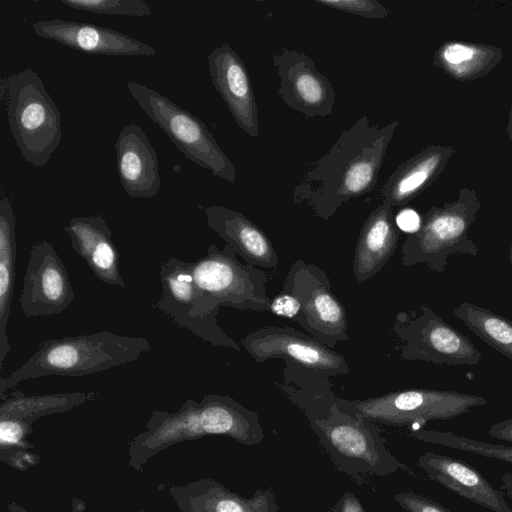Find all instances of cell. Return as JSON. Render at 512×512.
I'll list each match as a JSON object with an SVG mask.
<instances>
[{
  "mask_svg": "<svg viewBox=\"0 0 512 512\" xmlns=\"http://www.w3.org/2000/svg\"><path fill=\"white\" fill-rule=\"evenodd\" d=\"M276 386L305 414L309 425L339 470L359 481L408 470L388 450L375 423L341 410L327 377L300 368Z\"/></svg>",
  "mask_w": 512,
  "mask_h": 512,
  "instance_id": "cell-1",
  "label": "cell"
},
{
  "mask_svg": "<svg viewBox=\"0 0 512 512\" xmlns=\"http://www.w3.org/2000/svg\"><path fill=\"white\" fill-rule=\"evenodd\" d=\"M398 124L379 127L362 115L309 164L293 190V203L328 220L343 204L373 190Z\"/></svg>",
  "mask_w": 512,
  "mask_h": 512,
  "instance_id": "cell-2",
  "label": "cell"
},
{
  "mask_svg": "<svg viewBox=\"0 0 512 512\" xmlns=\"http://www.w3.org/2000/svg\"><path fill=\"white\" fill-rule=\"evenodd\" d=\"M227 244L222 249L211 244L206 254L191 262L195 300L190 313L189 331L214 346L240 351L239 344L218 325L219 308L269 311L267 274L242 263Z\"/></svg>",
  "mask_w": 512,
  "mask_h": 512,
  "instance_id": "cell-3",
  "label": "cell"
},
{
  "mask_svg": "<svg viewBox=\"0 0 512 512\" xmlns=\"http://www.w3.org/2000/svg\"><path fill=\"white\" fill-rule=\"evenodd\" d=\"M206 435H225L252 446L264 439L256 412L227 395H205L200 402L187 399L176 412L154 411L145 430L130 446L135 468L167 446Z\"/></svg>",
  "mask_w": 512,
  "mask_h": 512,
  "instance_id": "cell-4",
  "label": "cell"
},
{
  "mask_svg": "<svg viewBox=\"0 0 512 512\" xmlns=\"http://www.w3.org/2000/svg\"><path fill=\"white\" fill-rule=\"evenodd\" d=\"M150 349L143 337L106 330L47 339L20 367L0 377V399L22 381L52 375L86 376L131 363Z\"/></svg>",
  "mask_w": 512,
  "mask_h": 512,
  "instance_id": "cell-5",
  "label": "cell"
},
{
  "mask_svg": "<svg viewBox=\"0 0 512 512\" xmlns=\"http://www.w3.org/2000/svg\"><path fill=\"white\" fill-rule=\"evenodd\" d=\"M6 113L23 159L35 168L46 166L60 145L62 120L35 70L26 68L7 78Z\"/></svg>",
  "mask_w": 512,
  "mask_h": 512,
  "instance_id": "cell-6",
  "label": "cell"
},
{
  "mask_svg": "<svg viewBox=\"0 0 512 512\" xmlns=\"http://www.w3.org/2000/svg\"><path fill=\"white\" fill-rule=\"evenodd\" d=\"M126 87L143 112L189 161L235 183V166L201 119L145 85L131 81Z\"/></svg>",
  "mask_w": 512,
  "mask_h": 512,
  "instance_id": "cell-7",
  "label": "cell"
},
{
  "mask_svg": "<svg viewBox=\"0 0 512 512\" xmlns=\"http://www.w3.org/2000/svg\"><path fill=\"white\" fill-rule=\"evenodd\" d=\"M336 402L341 410L374 423L410 426L414 430L428 421L450 420L488 403L478 395L425 388L400 390L364 400L336 397Z\"/></svg>",
  "mask_w": 512,
  "mask_h": 512,
  "instance_id": "cell-8",
  "label": "cell"
},
{
  "mask_svg": "<svg viewBox=\"0 0 512 512\" xmlns=\"http://www.w3.org/2000/svg\"><path fill=\"white\" fill-rule=\"evenodd\" d=\"M479 203L475 198L462 197L443 208H431L421 218L418 231L409 234L401 246L404 266L425 263L431 270L443 272L448 257L461 253L477 256L479 248L468 236Z\"/></svg>",
  "mask_w": 512,
  "mask_h": 512,
  "instance_id": "cell-9",
  "label": "cell"
},
{
  "mask_svg": "<svg viewBox=\"0 0 512 512\" xmlns=\"http://www.w3.org/2000/svg\"><path fill=\"white\" fill-rule=\"evenodd\" d=\"M393 331L401 342L400 357L404 360L472 366L482 356L467 336L426 305H421L419 312H398Z\"/></svg>",
  "mask_w": 512,
  "mask_h": 512,
  "instance_id": "cell-10",
  "label": "cell"
},
{
  "mask_svg": "<svg viewBox=\"0 0 512 512\" xmlns=\"http://www.w3.org/2000/svg\"><path fill=\"white\" fill-rule=\"evenodd\" d=\"M282 291L297 299L299 312L295 322L310 336L331 349L338 342L349 340L345 307L318 266L297 259L284 279Z\"/></svg>",
  "mask_w": 512,
  "mask_h": 512,
  "instance_id": "cell-11",
  "label": "cell"
},
{
  "mask_svg": "<svg viewBox=\"0 0 512 512\" xmlns=\"http://www.w3.org/2000/svg\"><path fill=\"white\" fill-rule=\"evenodd\" d=\"M241 343L257 362L280 358L323 377L350 372L341 354L291 327H263L246 335Z\"/></svg>",
  "mask_w": 512,
  "mask_h": 512,
  "instance_id": "cell-12",
  "label": "cell"
},
{
  "mask_svg": "<svg viewBox=\"0 0 512 512\" xmlns=\"http://www.w3.org/2000/svg\"><path fill=\"white\" fill-rule=\"evenodd\" d=\"M67 269L53 245L42 240L30 249L20 307L25 317L53 316L74 301Z\"/></svg>",
  "mask_w": 512,
  "mask_h": 512,
  "instance_id": "cell-13",
  "label": "cell"
},
{
  "mask_svg": "<svg viewBox=\"0 0 512 512\" xmlns=\"http://www.w3.org/2000/svg\"><path fill=\"white\" fill-rule=\"evenodd\" d=\"M272 63L280 79L277 93L288 107L308 118L332 113L333 85L307 54L283 48L272 56Z\"/></svg>",
  "mask_w": 512,
  "mask_h": 512,
  "instance_id": "cell-14",
  "label": "cell"
},
{
  "mask_svg": "<svg viewBox=\"0 0 512 512\" xmlns=\"http://www.w3.org/2000/svg\"><path fill=\"white\" fill-rule=\"evenodd\" d=\"M211 82L224 100L232 117L249 137L259 135L255 93L247 67L228 43L214 48L207 56Z\"/></svg>",
  "mask_w": 512,
  "mask_h": 512,
  "instance_id": "cell-15",
  "label": "cell"
},
{
  "mask_svg": "<svg viewBox=\"0 0 512 512\" xmlns=\"http://www.w3.org/2000/svg\"><path fill=\"white\" fill-rule=\"evenodd\" d=\"M32 29L41 38L80 52L107 56H155L154 47L122 32L91 23L63 19L39 20Z\"/></svg>",
  "mask_w": 512,
  "mask_h": 512,
  "instance_id": "cell-16",
  "label": "cell"
},
{
  "mask_svg": "<svg viewBox=\"0 0 512 512\" xmlns=\"http://www.w3.org/2000/svg\"><path fill=\"white\" fill-rule=\"evenodd\" d=\"M116 170L124 192L150 199L161 189L158 155L138 124L122 128L115 142Z\"/></svg>",
  "mask_w": 512,
  "mask_h": 512,
  "instance_id": "cell-17",
  "label": "cell"
},
{
  "mask_svg": "<svg viewBox=\"0 0 512 512\" xmlns=\"http://www.w3.org/2000/svg\"><path fill=\"white\" fill-rule=\"evenodd\" d=\"M417 465L433 481L492 512H512L504 494L473 466L451 456L425 452Z\"/></svg>",
  "mask_w": 512,
  "mask_h": 512,
  "instance_id": "cell-18",
  "label": "cell"
},
{
  "mask_svg": "<svg viewBox=\"0 0 512 512\" xmlns=\"http://www.w3.org/2000/svg\"><path fill=\"white\" fill-rule=\"evenodd\" d=\"M72 248L102 282L125 289L112 230L101 215L73 217L63 227Z\"/></svg>",
  "mask_w": 512,
  "mask_h": 512,
  "instance_id": "cell-19",
  "label": "cell"
},
{
  "mask_svg": "<svg viewBox=\"0 0 512 512\" xmlns=\"http://www.w3.org/2000/svg\"><path fill=\"white\" fill-rule=\"evenodd\" d=\"M208 227L247 264L276 269L277 252L264 231L243 213L222 205L204 208Z\"/></svg>",
  "mask_w": 512,
  "mask_h": 512,
  "instance_id": "cell-20",
  "label": "cell"
},
{
  "mask_svg": "<svg viewBox=\"0 0 512 512\" xmlns=\"http://www.w3.org/2000/svg\"><path fill=\"white\" fill-rule=\"evenodd\" d=\"M399 238L393 208L381 201L365 220L356 242L353 274L357 284H363L383 270Z\"/></svg>",
  "mask_w": 512,
  "mask_h": 512,
  "instance_id": "cell-21",
  "label": "cell"
},
{
  "mask_svg": "<svg viewBox=\"0 0 512 512\" xmlns=\"http://www.w3.org/2000/svg\"><path fill=\"white\" fill-rule=\"evenodd\" d=\"M174 491L182 512H278L276 496L270 489L257 490L252 497L244 498L205 479Z\"/></svg>",
  "mask_w": 512,
  "mask_h": 512,
  "instance_id": "cell-22",
  "label": "cell"
},
{
  "mask_svg": "<svg viewBox=\"0 0 512 512\" xmlns=\"http://www.w3.org/2000/svg\"><path fill=\"white\" fill-rule=\"evenodd\" d=\"M443 160L441 148L429 147L400 164L382 186L381 201L392 208L407 204L431 183Z\"/></svg>",
  "mask_w": 512,
  "mask_h": 512,
  "instance_id": "cell-23",
  "label": "cell"
},
{
  "mask_svg": "<svg viewBox=\"0 0 512 512\" xmlns=\"http://www.w3.org/2000/svg\"><path fill=\"white\" fill-rule=\"evenodd\" d=\"M16 262V218L10 199H0V370L11 351L7 333Z\"/></svg>",
  "mask_w": 512,
  "mask_h": 512,
  "instance_id": "cell-24",
  "label": "cell"
},
{
  "mask_svg": "<svg viewBox=\"0 0 512 512\" xmlns=\"http://www.w3.org/2000/svg\"><path fill=\"white\" fill-rule=\"evenodd\" d=\"M97 393L69 392L27 396L14 390L0 405V420L13 419L32 424L37 418L53 413L66 412L74 407L91 401Z\"/></svg>",
  "mask_w": 512,
  "mask_h": 512,
  "instance_id": "cell-25",
  "label": "cell"
},
{
  "mask_svg": "<svg viewBox=\"0 0 512 512\" xmlns=\"http://www.w3.org/2000/svg\"><path fill=\"white\" fill-rule=\"evenodd\" d=\"M475 335L512 361V321L484 307L469 302L453 309Z\"/></svg>",
  "mask_w": 512,
  "mask_h": 512,
  "instance_id": "cell-26",
  "label": "cell"
},
{
  "mask_svg": "<svg viewBox=\"0 0 512 512\" xmlns=\"http://www.w3.org/2000/svg\"><path fill=\"white\" fill-rule=\"evenodd\" d=\"M410 436L435 445H441L479 456L493 458L512 464V446L491 444L456 435L452 432L414 430Z\"/></svg>",
  "mask_w": 512,
  "mask_h": 512,
  "instance_id": "cell-27",
  "label": "cell"
},
{
  "mask_svg": "<svg viewBox=\"0 0 512 512\" xmlns=\"http://www.w3.org/2000/svg\"><path fill=\"white\" fill-rule=\"evenodd\" d=\"M60 2L69 8L98 15L148 18L152 14L150 5L143 0H60Z\"/></svg>",
  "mask_w": 512,
  "mask_h": 512,
  "instance_id": "cell-28",
  "label": "cell"
},
{
  "mask_svg": "<svg viewBox=\"0 0 512 512\" xmlns=\"http://www.w3.org/2000/svg\"><path fill=\"white\" fill-rule=\"evenodd\" d=\"M440 63L457 76H466L480 69L485 53L480 48L462 43H448L438 53Z\"/></svg>",
  "mask_w": 512,
  "mask_h": 512,
  "instance_id": "cell-29",
  "label": "cell"
},
{
  "mask_svg": "<svg viewBox=\"0 0 512 512\" xmlns=\"http://www.w3.org/2000/svg\"><path fill=\"white\" fill-rule=\"evenodd\" d=\"M314 3L369 19H383L389 15L388 9L376 0H314Z\"/></svg>",
  "mask_w": 512,
  "mask_h": 512,
  "instance_id": "cell-30",
  "label": "cell"
},
{
  "mask_svg": "<svg viewBox=\"0 0 512 512\" xmlns=\"http://www.w3.org/2000/svg\"><path fill=\"white\" fill-rule=\"evenodd\" d=\"M394 500L407 512H451L427 496L411 491L397 493Z\"/></svg>",
  "mask_w": 512,
  "mask_h": 512,
  "instance_id": "cell-31",
  "label": "cell"
},
{
  "mask_svg": "<svg viewBox=\"0 0 512 512\" xmlns=\"http://www.w3.org/2000/svg\"><path fill=\"white\" fill-rule=\"evenodd\" d=\"M31 430V425L13 419L0 420V440L7 445L19 444L27 432Z\"/></svg>",
  "mask_w": 512,
  "mask_h": 512,
  "instance_id": "cell-32",
  "label": "cell"
},
{
  "mask_svg": "<svg viewBox=\"0 0 512 512\" xmlns=\"http://www.w3.org/2000/svg\"><path fill=\"white\" fill-rule=\"evenodd\" d=\"M395 221L398 228L409 234L418 231L421 225V218L412 209H403L395 216Z\"/></svg>",
  "mask_w": 512,
  "mask_h": 512,
  "instance_id": "cell-33",
  "label": "cell"
},
{
  "mask_svg": "<svg viewBox=\"0 0 512 512\" xmlns=\"http://www.w3.org/2000/svg\"><path fill=\"white\" fill-rule=\"evenodd\" d=\"M328 512H366L359 499L351 492H346Z\"/></svg>",
  "mask_w": 512,
  "mask_h": 512,
  "instance_id": "cell-34",
  "label": "cell"
},
{
  "mask_svg": "<svg viewBox=\"0 0 512 512\" xmlns=\"http://www.w3.org/2000/svg\"><path fill=\"white\" fill-rule=\"evenodd\" d=\"M489 436L512 443V418L494 423L488 430Z\"/></svg>",
  "mask_w": 512,
  "mask_h": 512,
  "instance_id": "cell-35",
  "label": "cell"
},
{
  "mask_svg": "<svg viewBox=\"0 0 512 512\" xmlns=\"http://www.w3.org/2000/svg\"><path fill=\"white\" fill-rule=\"evenodd\" d=\"M501 488L506 495L512 500V472H507L502 476Z\"/></svg>",
  "mask_w": 512,
  "mask_h": 512,
  "instance_id": "cell-36",
  "label": "cell"
},
{
  "mask_svg": "<svg viewBox=\"0 0 512 512\" xmlns=\"http://www.w3.org/2000/svg\"><path fill=\"white\" fill-rule=\"evenodd\" d=\"M509 261H510L511 266H512V244L510 245V248H509Z\"/></svg>",
  "mask_w": 512,
  "mask_h": 512,
  "instance_id": "cell-37",
  "label": "cell"
}]
</instances>
